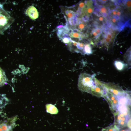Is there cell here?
Instances as JSON below:
<instances>
[{
	"mask_svg": "<svg viewBox=\"0 0 131 131\" xmlns=\"http://www.w3.org/2000/svg\"><path fill=\"white\" fill-rule=\"evenodd\" d=\"M103 84L102 82L95 78V74L82 73L79 76L78 86L80 90L99 97L103 93Z\"/></svg>",
	"mask_w": 131,
	"mask_h": 131,
	"instance_id": "obj_1",
	"label": "cell"
},
{
	"mask_svg": "<svg viewBox=\"0 0 131 131\" xmlns=\"http://www.w3.org/2000/svg\"><path fill=\"white\" fill-rule=\"evenodd\" d=\"M115 124L119 129L127 126L131 121L130 110L123 112L117 111L114 115Z\"/></svg>",
	"mask_w": 131,
	"mask_h": 131,
	"instance_id": "obj_2",
	"label": "cell"
},
{
	"mask_svg": "<svg viewBox=\"0 0 131 131\" xmlns=\"http://www.w3.org/2000/svg\"><path fill=\"white\" fill-rule=\"evenodd\" d=\"M103 90L104 93L103 97L105 98L108 103L110 109L114 115L117 112L119 106L118 98L115 95L108 90L105 86Z\"/></svg>",
	"mask_w": 131,
	"mask_h": 131,
	"instance_id": "obj_3",
	"label": "cell"
},
{
	"mask_svg": "<svg viewBox=\"0 0 131 131\" xmlns=\"http://www.w3.org/2000/svg\"><path fill=\"white\" fill-rule=\"evenodd\" d=\"M14 19L3 8L0 4V34H2L9 27Z\"/></svg>",
	"mask_w": 131,
	"mask_h": 131,
	"instance_id": "obj_4",
	"label": "cell"
},
{
	"mask_svg": "<svg viewBox=\"0 0 131 131\" xmlns=\"http://www.w3.org/2000/svg\"><path fill=\"white\" fill-rule=\"evenodd\" d=\"M108 27L114 31H121L125 27L128 26L117 17L109 16L107 18L106 25Z\"/></svg>",
	"mask_w": 131,
	"mask_h": 131,
	"instance_id": "obj_5",
	"label": "cell"
},
{
	"mask_svg": "<svg viewBox=\"0 0 131 131\" xmlns=\"http://www.w3.org/2000/svg\"><path fill=\"white\" fill-rule=\"evenodd\" d=\"M94 7L93 13L96 16L107 18L109 16L111 9L109 7L98 4H96Z\"/></svg>",
	"mask_w": 131,
	"mask_h": 131,
	"instance_id": "obj_6",
	"label": "cell"
},
{
	"mask_svg": "<svg viewBox=\"0 0 131 131\" xmlns=\"http://www.w3.org/2000/svg\"><path fill=\"white\" fill-rule=\"evenodd\" d=\"M26 13L31 19L35 20L38 18L39 14L37 9L33 6L29 7L26 10Z\"/></svg>",
	"mask_w": 131,
	"mask_h": 131,
	"instance_id": "obj_7",
	"label": "cell"
},
{
	"mask_svg": "<svg viewBox=\"0 0 131 131\" xmlns=\"http://www.w3.org/2000/svg\"><path fill=\"white\" fill-rule=\"evenodd\" d=\"M87 22L83 21L81 18H77L75 25L77 26V29L83 33L89 27V25Z\"/></svg>",
	"mask_w": 131,
	"mask_h": 131,
	"instance_id": "obj_8",
	"label": "cell"
},
{
	"mask_svg": "<svg viewBox=\"0 0 131 131\" xmlns=\"http://www.w3.org/2000/svg\"><path fill=\"white\" fill-rule=\"evenodd\" d=\"M69 36L72 38L78 39L79 40H82L85 36L83 33L77 29L72 30V31L69 33Z\"/></svg>",
	"mask_w": 131,
	"mask_h": 131,
	"instance_id": "obj_9",
	"label": "cell"
},
{
	"mask_svg": "<svg viewBox=\"0 0 131 131\" xmlns=\"http://www.w3.org/2000/svg\"><path fill=\"white\" fill-rule=\"evenodd\" d=\"M114 65L116 69L119 71H122L127 67V65L121 60L115 61Z\"/></svg>",
	"mask_w": 131,
	"mask_h": 131,
	"instance_id": "obj_10",
	"label": "cell"
},
{
	"mask_svg": "<svg viewBox=\"0 0 131 131\" xmlns=\"http://www.w3.org/2000/svg\"><path fill=\"white\" fill-rule=\"evenodd\" d=\"M65 14L68 20L77 17L76 13L70 9H66L64 11Z\"/></svg>",
	"mask_w": 131,
	"mask_h": 131,
	"instance_id": "obj_11",
	"label": "cell"
},
{
	"mask_svg": "<svg viewBox=\"0 0 131 131\" xmlns=\"http://www.w3.org/2000/svg\"><path fill=\"white\" fill-rule=\"evenodd\" d=\"M7 80L5 72L0 66V87L3 86L5 84Z\"/></svg>",
	"mask_w": 131,
	"mask_h": 131,
	"instance_id": "obj_12",
	"label": "cell"
},
{
	"mask_svg": "<svg viewBox=\"0 0 131 131\" xmlns=\"http://www.w3.org/2000/svg\"><path fill=\"white\" fill-rule=\"evenodd\" d=\"M84 54L87 55H90L92 53V50L90 44L89 43L85 44L83 50Z\"/></svg>",
	"mask_w": 131,
	"mask_h": 131,
	"instance_id": "obj_13",
	"label": "cell"
},
{
	"mask_svg": "<svg viewBox=\"0 0 131 131\" xmlns=\"http://www.w3.org/2000/svg\"><path fill=\"white\" fill-rule=\"evenodd\" d=\"M113 41L110 39L104 37V38L101 42V44L105 46L108 49Z\"/></svg>",
	"mask_w": 131,
	"mask_h": 131,
	"instance_id": "obj_14",
	"label": "cell"
},
{
	"mask_svg": "<svg viewBox=\"0 0 131 131\" xmlns=\"http://www.w3.org/2000/svg\"><path fill=\"white\" fill-rule=\"evenodd\" d=\"M130 49V48L127 50L125 54L124 57V60L130 65L131 63V49Z\"/></svg>",
	"mask_w": 131,
	"mask_h": 131,
	"instance_id": "obj_15",
	"label": "cell"
},
{
	"mask_svg": "<svg viewBox=\"0 0 131 131\" xmlns=\"http://www.w3.org/2000/svg\"><path fill=\"white\" fill-rule=\"evenodd\" d=\"M119 130L114 124L103 129L101 131H119Z\"/></svg>",
	"mask_w": 131,
	"mask_h": 131,
	"instance_id": "obj_16",
	"label": "cell"
},
{
	"mask_svg": "<svg viewBox=\"0 0 131 131\" xmlns=\"http://www.w3.org/2000/svg\"><path fill=\"white\" fill-rule=\"evenodd\" d=\"M11 129L10 126L5 123H0V131H10Z\"/></svg>",
	"mask_w": 131,
	"mask_h": 131,
	"instance_id": "obj_17",
	"label": "cell"
},
{
	"mask_svg": "<svg viewBox=\"0 0 131 131\" xmlns=\"http://www.w3.org/2000/svg\"><path fill=\"white\" fill-rule=\"evenodd\" d=\"M85 6V3L83 2H81L79 3L77 10L76 13L77 16L81 15L82 11Z\"/></svg>",
	"mask_w": 131,
	"mask_h": 131,
	"instance_id": "obj_18",
	"label": "cell"
},
{
	"mask_svg": "<svg viewBox=\"0 0 131 131\" xmlns=\"http://www.w3.org/2000/svg\"><path fill=\"white\" fill-rule=\"evenodd\" d=\"M122 3L129 10H130L131 8V0H121Z\"/></svg>",
	"mask_w": 131,
	"mask_h": 131,
	"instance_id": "obj_19",
	"label": "cell"
},
{
	"mask_svg": "<svg viewBox=\"0 0 131 131\" xmlns=\"http://www.w3.org/2000/svg\"><path fill=\"white\" fill-rule=\"evenodd\" d=\"M85 44L82 42H78L76 46L77 52H80L79 50H83Z\"/></svg>",
	"mask_w": 131,
	"mask_h": 131,
	"instance_id": "obj_20",
	"label": "cell"
},
{
	"mask_svg": "<svg viewBox=\"0 0 131 131\" xmlns=\"http://www.w3.org/2000/svg\"><path fill=\"white\" fill-rule=\"evenodd\" d=\"M91 34L93 36V38L95 40H97L100 36L96 32L95 30L93 28L91 31Z\"/></svg>",
	"mask_w": 131,
	"mask_h": 131,
	"instance_id": "obj_21",
	"label": "cell"
},
{
	"mask_svg": "<svg viewBox=\"0 0 131 131\" xmlns=\"http://www.w3.org/2000/svg\"><path fill=\"white\" fill-rule=\"evenodd\" d=\"M117 10L115 9L111 10V12L109 16L113 17H117Z\"/></svg>",
	"mask_w": 131,
	"mask_h": 131,
	"instance_id": "obj_22",
	"label": "cell"
},
{
	"mask_svg": "<svg viewBox=\"0 0 131 131\" xmlns=\"http://www.w3.org/2000/svg\"><path fill=\"white\" fill-rule=\"evenodd\" d=\"M119 131H131V129L127 126L119 129Z\"/></svg>",
	"mask_w": 131,
	"mask_h": 131,
	"instance_id": "obj_23",
	"label": "cell"
}]
</instances>
